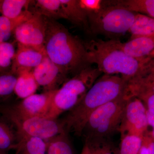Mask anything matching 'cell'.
<instances>
[{
  "instance_id": "6da1fadb",
  "label": "cell",
  "mask_w": 154,
  "mask_h": 154,
  "mask_svg": "<svg viewBox=\"0 0 154 154\" xmlns=\"http://www.w3.org/2000/svg\"><path fill=\"white\" fill-rule=\"evenodd\" d=\"M127 81L119 75L103 74L87 94L60 120L65 130L80 137L91 113L107 102L125 94Z\"/></svg>"
},
{
  "instance_id": "7a4b0ae2",
  "label": "cell",
  "mask_w": 154,
  "mask_h": 154,
  "mask_svg": "<svg viewBox=\"0 0 154 154\" xmlns=\"http://www.w3.org/2000/svg\"><path fill=\"white\" fill-rule=\"evenodd\" d=\"M45 20L46 55L67 75L72 72L80 71L87 63L84 43L53 19L45 17Z\"/></svg>"
},
{
  "instance_id": "3957f363",
  "label": "cell",
  "mask_w": 154,
  "mask_h": 154,
  "mask_svg": "<svg viewBox=\"0 0 154 154\" xmlns=\"http://www.w3.org/2000/svg\"><path fill=\"white\" fill-rule=\"evenodd\" d=\"M84 44L87 63L96 65L102 74L119 75L127 82L136 75L143 64L150 60L129 56L116 46L113 39H93Z\"/></svg>"
},
{
  "instance_id": "277c9868",
  "label": "cell",
  "mask_w": 154,
  "mask_h": 154,
  "mask_svg": "<svg viewBox=\"0 0 154 154\" xmlns=\"http://www.w3.org/2000/svg\"><path fill=\"white\" fill-rule=\"evenodd\" d=\"M128 99V97L125 93L99 107L91 113L81 136L85 143L112 139L114 134L119 133Z\"/></svg>"
},
{
  "instance_id": "5b68a950",
  "label": "cell",
  "mask_w": 154,
  "mask_h": 154,
  "mask_svg": "<svg viewBox=\"0 0 154 154\" xmlns=\"http://www.w3.org/2000/svg\"><path fill=\"white\" fill-rule=\"evenodd\" d=\"M102 73L96 67H85L55 91L46 116L58 119L81 101Z\"/></svg>"
},
{
  "instance_id": "8992f818",
  "label": "cell",
  "mask_w": 154,
  "mask_h": 154,
  "mask_svg": "<svg viewBox=\"0 0 154 154\" xmlns=\"http://www.w3.org/2000/svg\"><path fill=\"white\" fill-rule=\"evenodd\" d=\"M136 13L114 1H106L100 11L88 14L91 33L108 37L120 36L128 32Z\"/></svg>"
},
{
  "instance_id": "52a82bcc",
  "label": "cell",
  "mask_w": 154,
  "mask_h": 154,
  "mask_svg": "<svg viewBox=\"0 0 154 154\" xmlns=\"http://www.w3.org/2000/svg\"><path fill=\"white\" fill-rule=\"evenodd\" d=\"M0 112L18 135L39 138L48 141L65 131L60 120L47 116L25 117L0 107Z\"/></svg>"
},
{
  "instance_id": "ba28073f",
  "label": "cell",
  "mask_w": 154,
  "mask_h": 154,
  "mask_svg": "<svg viewBox=\"0 0 154 154\" xmlns=\"http://www.w3.org/2000/svg\"><path fill=\"white\" fill-rule=\"evenodd\" d=\"M14 33L18 43L46 54L45 49L46 23L43 16L34 13L29 19L20 24Z\"/></svg>"
},
{
  "instance_id": "9c48e42d",
  "label": "cell",
  "mask_w": 154,
  "mask_h": 154,
  "mask_svg": "<svg viewBox=\"0 0 154 154\" xmlns=\"http://www.w3.org/2000/svg\"><path fill=\"white\" fill-rule=\"evenodd\" d=\"M147 127V109L143 102L137 97L128 98L119 129L121 137L132 135L142 137Z\"/></svg>"
},
{
  "instance_id": "30bf717a",
  "label": "cell",
  "mask_w": 154,
  "mask_h": 154,
  "mask_svg": "<svg viewBox=\"0 0 154 154\" xmlns=\"http://www.w3.org/2000/svg\"><path fill=\"white\" fill-rule=\"evenodd\" d=\"M56 90L33 94L14 105L0 107L20 116H46Z\"/></svg>"
},
{
  "instance_id": "8fae6325",
  "label": "cell",
  "mask_w": 154,
  "mask_h": 154,
  "mask_svg": "<svg viewBox=\"0 0 154 154\" xmlns=\"http://www.w3.org/2000/svg\"><path fill=\"white\" fill-rule=\"evenodd\" d=\"M33 73L38 85L45 91H55L69 79L47 55L38 65L33 69Z\"/></svg>"
},
{
  "instance_id": "7c38bea8",
  "label": "cell",
  "mask_w": 154,
  "mask_h": 154,
  "mask_svg": "<svg viewBox=\"0 0 154 154\" xmlns=\"http://www.w3.org/2000/svg\"><path fill=\"white\" fill-rule=\"evenodd\" d=\"M125 93L128 98L154 94V58L145 63L136 75L128 81Z\"/></svg>"
},
{
  "instance_id": "4fadbf2b",
  "label": "cell",
  "mask_w": 154,
  "mask_h": 154,
  "mask_svg": "<svg viewBox=\"0 0 154 154\" xmlns=\"http://www.w3.org/2000/svg\"><path fill=\"white\" fill-rule=\"evenodd\" d=\"M116 46L126 54L140 60L154 58V35L130 39L123 42L113 39Z\"/></svg>"
},
{
  "instance_id": "5bb4252c",
  "label": "cell",
  "mask_w": 154,
  "mask_h": 154,
  "mask_svg": "<svg viewBox=\"0 0 154 154\" xmlns=\"http://www.w3.org/2000/svg\"><path fill=\"white\" fill-rule=\"evenodd\" d=\"M46 55L32 48L18 43L11 71L16 74L19 69H33L40 63Z\"/></svg>"
},
{
  "instance_id": "9a60e30c",
  "label": "cell",
  "mask_w": 154,
  "mask_h": 154,
  "mask_svg": "<svg viewBox=\"0 0 154 154\" xmlns=\"http://www.w3.org/2000/svg\"><path fill=\"white\" fill-rule=\"evenodd\" d=\"M16 74L17 79L14 94L22 99L35 94L39 86L33 75V71L30 69H19Z\"/></svg>"
},
{
  "instance_id": "2e32d148",
  "label": "cell",
  "mask_w": 154,
  "mask_h": 154,
  "mask_svg": "<svg viewBox=\"0 0 154 154\" xmlns=\"http://www.w3.org/2000/svg\"><path fill=\"white\" fill-rule=\"evenodd\" d=\"M66 19L82 26L91 33L88 15L80 6L79 0H60Z\"/></svg>"
},
{
  "instance_id": "e0dca14e",
  "label": "cell",
  "mask_w": 154,
  "mask_h": 154,
  "mask_svg": "<svg viewBox=\"0 0 154 154\" xmlns=\"http://www.w3.org/2000/svg\"><path fill=\"white\" fill-rule=\"evenodd\" d=\"M14 149L17 154H47V141L39 138L18 135Z\"/></svg>"
},
{
  "instance_id": "ac0fdd59",
  "label": "cell",
  "mask_w": 154,
  "mask_h": 154,
  "mask_svg": "<svg viewBox=\"0 0 154 154\" xmlns=\"http://www.w3.org/2000/svg\"><path fill=\"white\" fill-rule=\"evenodd\" d=\"M128 32L130 39L154 35V19L144 14L136 13L134 21Z\"/></svg>"
},
{
  "instance_id": "d6986e66",
  "label": "cell",
  "mask_w": 154,
  "mask_h": 154,
  "mask_svg": "<svg viewBox=\"0 0 154 154\" xmlns=\"http://www.w3.org/2000/svg\"><path fill=\"white\" fill-rule=\"evenodd\" d=\"M33 14L26 10L19 17L15 19H9L3 16H0V43L7 42L16 28L29 19Z\"/></svg>"
},
{
  "instance_id": "ffe728a7",
  "label": "cell",
  "mask_w": 154,
  "mask_h": 154,
  "mask_svg": "<svg viewBox=\"0 0 154 154\" xmlns=\"http://www.w3.org/2000/svg\"><path fill=\"white\" fill-rule=\"evenodd\" d=\"M36 2L35 13L50 19H66L60 0H38Z\"/></svg>"
},
{
  "instance_id": "44dd1931",
  "label": "cell",
  "mask_w": 154,
  "mask_h": 154,
  "mask_svg": "<svg viewBox=\"0 0 154 154\" xmlns=\"http://www.w3.org/2000/svg\"><path fill=\"white\" fill-rule=\"evenodd\" d=\"M47 143V154H75L68 133L66 131Z\"/></svg>"
},
{
  "instance_id": "7402d4cb",
  "label": "cell",
  "mask_w": 154,
  "mask_h": 154,
  "mask_svg": "<svg viewBox=\"0 0 154 154\" xmlns=\"http://www.w3.org/2000/svg\"><path fill=\"white\" fill-rule=\"evenodd\" d=\"M6 119H0V152L14 149L18 141L16 130Z\"/></svg>"
},
{
  "instance_id": "603a6c76",
  "label": "cell",
  "mask_w": 154,
  "mask_h": 154,
  "mask_svg": "<svg viewBox=\"0 0 154 154\" xmlns=\"http://www.w3.org/2000/svg\"><path fill=\"white\" fill-rule=\"evenodd\" d=\"M31 1L28 0H3L0 1V12L2 16L9 19L19 17L26 10Z\"/></svg>"
},
{
  "instance_id": "cb8c5ba5",
  "label": "cell",
  "mask_w": 154,
  "mask_h": 154,
  "mask_svg": "<svg viewBox=\"0 0 154 154\" xmlns=\"http://www.w3.org/2000/svg\"><path fill=\"white\" fill-rule=\"evenodd\" d=\"M114 2L134 13L144 14L154 19V0H119Z\"/></svg>"
},
{
  "instance_id": "d4e9b609",
  "label": "cell",
  "mask_w": 154,
  "mask_h": 154,
  "mask_svg": "<svg viewBox=\"0 0 154 154\" xmlns=\"http://www.w3.org/2000/svg\"><path fill=\"white\" fill-rule=\"evenodd\" d=\"M89 154H119V148L112 139L95 140L85 142Z\"/></svg>"
},
{
  "instance_id": "484cf974",
  "label": "cell",
  "mask_w": 154,
  "mask_h": 154,
  "mask_svg": "<svg viewBox=\"0 0 154 154\" xmlns=\"http://www.w3.org/2000/svg\"><path fill=\"white\" fill-rule=\"evenodd\" d=\"M0 103L14 93L17 75L12 72H0Z\"/></svg>"
},
{
  "instance_id": "4316f807",
  "label": "cell",
  "mask_w": 154,
  "mask_h": 154,
  "mask_svg": "<svg viewBox=\"0 0 154 154\" xmlns=\"http://www.w3.org/2000/svg\"><path fill=\"white\" fill-rule=\"evenodd\" d=\"M142 143V137L132 135H127L121 137L119 148V154H139Z\"/></svg>"
},
{
  "instance_id": "83f0119b",
  "label": "cell",
  "mask_w": 154,
  "mask_h": 154,
  "mask_svg": "<svg viewBox=\"0 0 154 154\" xmlns=\"http://www.w3.org/2000/svg\"><path fill=\"white\" fill-rule=\"evenodd\" d=\"M16 51L12 43L8 42L0 43V72H6L12 66Z\"/></svg>"
},
{
  "instance_id": "f1b7e54d",
  "label": "cell",
  "mask_w": 154,
  "mask_h": 154,
  "mask_svg": "<svg viewBox=\"0 0 154 154\" xmlns=\"http://www.w3.org/2000/svg\"><path fill=\"white\" fill-rule=\"evenodd\" d=\"M106 1L102 0H79L80 6L87 15L96 13L104 8Z\"/></svg>"
},
{
  "instance_id": "f546056e",
  "label": "cell",
  "mask_w": 154,
  "mask_h": 154,
  "mask_svg": "<svg viewBox=\"0 0 154 154\" xmlns=\"http://www.w3.org/2000/svg\"><path fill=\"white\" fill-rule=\"evenodd\" d=\"M139 154H154V141L147 136L142 137Z\"/></svg>"
},
{
  "instance_id": "4dcf8cb0",
  "label": "cell",
  "mask_w": 154,
  "mask_h": 154,
  "mask_svg": "<svg viewBox=\"0 0 154 154\" xmlns=\"http://www.w3.org/2000/svg\"><path fill=\"white\" fill-rule=\"evenodd\" d=\"M138 98L143 102L147 110L154 115V94L144 95Z\"/></svg>"
},
{
  "instance_id": "1f68e13d",
  "label": "cell",
  "mask_w": 154,
  "mask_h": 154,
  "mask_svg": "<svg viewBox=\"0 0 154 154\" xmlns=\"http://www.w3.org/2000/svg\"><path fill=\"white\" fill-rule=\"evenodd\" d=\"M148 127L144 135L147 136L154 141V115L147 110Z\"/></svg>"
},
{
  "instance_id": "d6a6232c",
  "label": "cell",
  "mask_w": 154,
  "mask_h": 154,
  "mask_svg": "<svg viewBox=\"0 0 154 154\" xmlns=\"http://www.w3.org/2000/svg\"><path fill=\"white\" fill-rule=\"evenodd\" d=\"M81 154H89L88 148H87V146L85 144L84 145V147H83Z\"/></svg>"
},
{
  "instance_id": "836d02e7",
  "label": "cell",
  "mask_w": 154,
  "mask_h": 154,
  "mask_svg": "<svg viewBox=\"0 0 154 154\" xmlns=\"http://www.w3.org/2000/svg\"><path fill=\"white\" fill-rule=\"evenodd\" d=\"M0 154H5V152H0Z\"/></svg>"
},
{
  "instance_id": "e575fe53",
  "label": "cell",
  "mask_w": 154,
  "mask_h": 154,
  "mask_svg": "<svg viewBox=\"0 0 154 154\" xmlns=\"http://www.w3.org/2000/svg\"><path fill=\"white\" fill-rule=\"evenodd\" d=\"M0 14H1V12H0Z\"/></svg>"
}]
</instances>
